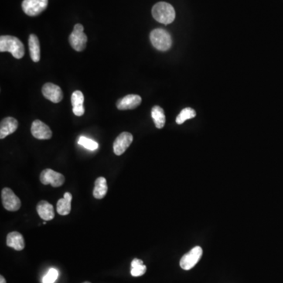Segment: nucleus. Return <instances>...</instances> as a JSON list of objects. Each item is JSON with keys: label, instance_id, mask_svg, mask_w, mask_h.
<instances>
[{"label": "nucleus", "instance_id": "nucleus-1", "mask_svg": "<svg viewBox=\"0 0 283 283\" xmlns=\"http://www.w3.org/2000/svg\"><path fill=\"white\" fill-rule=\"evenodd\" d=\"M0 52H10L17 59L25 55V46L18 37L12 35H2L0 37Z\"/></svg>", "mask_w": 283, "mask_h": 283}, {"label": "nucleus", "instance_id": "nucleus-2", "mask_svg": "<svg viewBox=\"0 0 283 283\" xmlns=\"http://www.w3.org/2000/svg\"><path fill=\"white\" fill-rule=\"evenodd\" d=\"M152 15L154 19L160 23L169 25L175 20V11L171 4L160 2L153 7Z\"/></svg>", "mask_w": 283, "mask_h": 283}, {"label": "nucleus", "instance_id": "nucleus-3", "mask_svg": "<svg viewBox=\"0 0 283 283\" xmlns=\"http://www.w3.org/2000/svg\"><path fill=\"white\" fill-rule=\"evenodd\" d=\"M153 46L161 52H166L172 48V36L169 32L162 28H157L151 32L150 35Z\"/></svg>", "mask_w": 283, "mask_h": 283}, {"label": "nucleus", "instance_id": "nucleus-4", "mask_svg": "<svg viewBox=\"0 0 283 283\" xmlns=\"http://www.w3.org/2000/svg\"><path fill=\"white\" fill-rule=\"evenodd\" d=\"M84 28L81 24H76L72 33L69 35V40L71 46L76 52H83L86 48L87 42V36L83 32Z\"/></svg>", "mask_w": 283, "mask_h": 283}, {"label": "nucleus", "instance_id": "nucleus-5", "mask_svg": "<svg viewBox=\"0 0 283 283\" xmlns=\"http://www.w3.org/2000/svg\"><path fill=\"white\" fill-rule=\"evenodd\" d=\"M48 0H24L21 7L24 12L30 17L38 16L48 8Z\"/></svg>", "mask_w": 283, "mask_h": 283}, {"label": "nucleus", "instance_id": "nucleus-6", "mask_svg": "<svg viewBox=\"0 0 283 283\" xmlns=\"http://www.w3.org/2000/svg\"><path fill=\"white\" fill-rule=\"evenodd\" d=\"M1 198H2L3 205L5 209L11 212L19 210L21 206V200L11 188H4L1 192Z\"/></svg>", "mask_w": 283, "mask_h": 283}, {"label": "nucleus", "instance_id": "nucleus-7", "mask_svg": "<svg viewBox=\"0 0 283 283\" xmlns=\"http://www.w3.org/2000/svg\"><path fill=\"white\" fill-rule=\"evenodd\" d=\"M202 253H203V250L202 248L200 246H195L189 253L184 255L183 257L181 258L180 262H179L180 267L186 271L193 268L202 258Z\"/></svg>", "mask_w": 283, "mask_h": 283}, {"label": "nucleus", "instance_id": "nucleus-8", "mask_svg": "<svg viewBox=\"0 0 283 283\" xmlns=\"http://www.w3.org/2000/svg\"><path fill=\"white\" fill-rule=\"evenodd\" d=\"M39 179L43 185L51 184L53 187H60L66 180L65 176L62 174L55 172L51 168L43 170L41 172Z\"/></svg>", "mask_w": 283, "mask_h": 283}, {"label": "nucleus", "instance_id": "nucleus-9", "mask_svg": "<svg viewBox=\"0 0 283 283\" xmlns=\"http://www.w3.org/2000/svg\"><path fill=\"white\" fill-rule=\"evenodd\" d=\"M133 141V135L131 133L124 131L119 134L113 143V151L117 156L122 155L127 149L131 146Z\"/></svg>", "mask_w": 283, "mask_h": 283}, {"label": "nucleus", "instance_id": "nucleus-10", "mask_svg": "<svg viewBox=\"0 0 283 283\" xmlns=\"http://www.w3.org/2000/svg\"><path fill=\"white\" fill-rule=\"evenodd\" d=\"M31 132L32 136L37 139H50L52 137V131L49 126L39 120H34L32 122Z\"/></svg>", "mask_w": 283, "mask_h": 283}, {"label": "nucleus", "instance_id": "nucleus-11", "mask_svg": "<svg viewBox=\"0 0 283 283\" xmlns=\"http://www.w3.org/2000/svg\"><path fill=\"white\" fill-rule=\"evenodd\" d=\"M42 95L54 103H59L63 99V92L60 87L52 83H46L42 88Z\"/></svg>", "mask_w": 283, "mask_h": 283}, {"label": "nucleus", "instance_id": "nucleus-12", "mask_svg": "<svg viewBox=\"0 0 283 283\" xmlns=\"http://www.w3.org/2000/svg\"><path fill=\"white\" fill-rule=\"evenodd\" d=\"M142 103V98L138 95H127L117 103V107L120 110H134Z\"/></svg>", "mask_w": 283, "mask_h": 283}, {"label": "nucleus", "instance_id": "nucleus-13", "mask_svg": "<svg viewBox=\"0 0 283 283\" xmlns=\"http://www.w3.org/2000/svg\"><path fill=\"white\" fill-rule=\"evenodd\" d=\"M18 123L14 117H6L0 124V138L4 139L18 129Z\"/></svg>", "mask_w": 283, "mask_h": 283}, {"label": "nucleus", "instance_id": "nucleus-14", "mask_svg": "<svg viewBox=\"0 0 283 283\" xmlns=\"http://www.w3.org/2000/svg\"><path fill=\"white\" fill-rule=\"evenodd\" d=\"M36 211L39 217L45 221H50L55 218L54 206L46 201H40L36 205Z\"/></svg>", "mask_w": 283, "mask_h": 283}, {"label": "nucleus", "instance_id": "nucleus-15", "mask_svg": "<svg viewBox=\"0 0 283 283\" xmlns=\"http://www.w3.org/2000/svg\"><path fill=\"white\" fill-rule=\"evenodd\" d=\"M84 96L80 90H76L71 96V103L73 106V112L75 115L80 117L84 114V107H83Z\"/></svg>", "mask_w": 283, "mask_h": 283}, {"label": "nucleus", "instance_id": "nucleus-16", "mask_svg": "<svg viewBox=\"0 0 283 283\" xmlns=\"http://www.w3.org/2000/svg\"><path fill=\"white\" fill-rule=\"evenodd\" d=\"M7 245L17 251H21L25 249V240L23 236L18 231H13L7 234Z\"/></svg>", "mask_w": 283, "mask_h": 283}, {"label": "nucleus", "instance_id": "nucleus-17", "mask_svg": "<svg viewBox=\"0 0 283 283\" xmlns=\"http://www.w3.org/2000/svg\"><path fill=\"white\" fill-rule=\"evenodd\" d=\"M28 48L32 60L38 62L40 60V44L39 39L35 34H31L28 38Z\"/></svg>", "mask_w": 283, "mask_h": 283}, {"label": "nucleus", "instance_id": "nucleus-18", "mask_svg": "<svg viewBox=\"0 0 283 283\" xmlns=\"http://www.w3.org/2000/svg\"><path fill=\"white\" fill-rule=\"evenodd\" d=\"M73 200V195L69 192L64 195V198H61L57 203V212L61 216H67L71 212V203Z\"/></svg>", "mask_w": 283, "mask_h": 283}, {"label": "nucleus", "instance_id": "nucleus-19", "mask_svg": "<svg viewBox=\"0 0 283 283\" xmlns=\"http://www.w3.org/2000/svg\"><path fill=\"white\" fill-rule=\"evenodd\" d=\"M108 191L107 181L104 177H99L95 182V188L93 191V196L96 199H103L106 197Z\"/></svg>", "mask_w": 283, "mask_h": 283}, {"label": "nucleus", "instance_id": "nucleus-20", "mask_svg": "<svg viewBox=\"0 0 283 283\" xmlns=\"http://www.w3.org/2000/svg\"><path fill=\"white\" fill-rule=\"evenodd\" d=\"M151 116H152L156 127L159 128V129L163 128L165 126V121H166V117H165L164 110L160 106H154L152 111H151Z\"/></svg>", "mask_w": 283, "mask_h": 283}, {"label": "nucleus", "instance_id": "nucleus-21", "mask_svg": "<svg viewBox=\"0 0 283 283\" xmlns=\"http://www.w3.org/2000/svg\"><path fill=\"white\" fill-rule=\"evenodd\" d=\"M131 274L133 277H139L144 275L147 271V267L144 264V261L139 259H134L131 261Z\"/></svg>", "mask_w": 283, "mask_h": 283}, {"label": "nucleus", "instance_id": "nucleus-22", "mask_svg": "<svg viewBox=\"0 0 283 283\" xmlns=\"http://www.w3.org/2000/svg\"><path fill=\"white\" fill-rule=\"evenodd\" d=\"M196 117V112L192 108H185L180 112L178 117H176V123L178 124H183L186 120L193 119Z\"/></svg>", "mask_w": 283, "mask_h": 283}, {"label": "nucleus", "instance_id": "nucleus-23", "mask_svg": "<svg viewBox=\"0 0 283 283\" xmlns=\"http://www.w3.org/2000/svg\"><path fill=\"white\" fill-rule=\"evenodd\" d=\"M78 144H80V146L87 149L89 151H96L99 148L98 143L84 136L80 137V138L78 140Z\"/></svg>", "mask_w": 283, "mask_h": 283}, {"label": "nucleus", "instance_id": "nucleus-24", "mask_svg": "<svg viewBox=\"0 0 283 283\" xmlns=\"http://www.w3.org/2000/svg\"><path fill=\"white\" fill-rule=\"evenodd\" d=\"M59 277V271L56 269L51 268L48 274L42 278V283H55Z\"/></svg>", "mask_w": 283, "mask_h": 283}, {"label": "nucleus", "instance_id": "nucleus-25", "mask_svg": "<svg viewBox=\"0 0 283 283\" xmlns=\"http://www.w3.org/2000/svg\"><path fill=\"white\" fill-rule=\"evenodd\" d=\"M0 283H7L5 278L3 275L0 276Z\"/></svg>", "mask_w": 283, "mask_h": 283}, {"label": "nucleus", "instance_id": "nucleus-26", "mask_svg": "<svg viewBox=\"0 0 283 283\" xmlns=\"http://www.w3.org/2000/svg\"><path fill=\"white\" fill-rule=\"evenodd\" d=\"M46 221H43V223H42V224H46Z\"/></svg>", "mask_w": 283, "mask_h": 283}, {"label": "nucleus", "instance_id": "nucleus-27", "mask_svg": "<svg viewBox=\"0 0 283 283\" xmlns=\"http://www.w3.org/2000/svg\"><path fill=\"white\" fill-rule=\"evenodd\" d=\"M83 283H90V282H89V281H84V282Z\"/></svg>", "mask_w": 283, "mask_h": 283}]
</instances>
